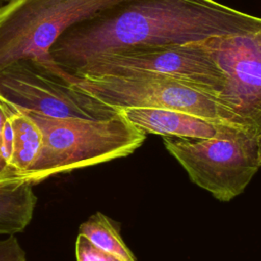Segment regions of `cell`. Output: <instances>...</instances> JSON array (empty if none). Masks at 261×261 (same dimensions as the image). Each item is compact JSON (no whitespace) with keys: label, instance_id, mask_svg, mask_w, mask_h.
Instances as JSON below:
<instances>
[{"label":"cell","instance_id":"obj_7","mask_svg":"<svg viewBox=\"0 0 261 261\" xmlns=\"http://www.w3.org/2000/svg\"><path fill=\"white\" fill-rule=\"evenodd\" d=\"M63 73L74 87L115 112L127 108L176 109L228 124L224 111L213 96L165 76Z\"/></svg>","mask_w":261,"mask_h":261},{"label":"cell","instance_id":"obj_13","mask_svg":"<svg viewBox=\"0 0 261 261\" xmlns=\"http://www.w3.org/2000/svg\"><path fill=\"white\" fill-rule=\"evenodd\" d=\"M76 261H125L117 255L95 246L86 236L79 233L75 241Z\"/></svg>","mask_w":261,"mask_h":261},{"label":"cell","instance_id":"obj_2","mask_svg":"<svg viewBox=\"0 0 261 261\" xmlns=\"http://www.w3.org/2000/svg\"><path fill=\"white\" fill-rule=\"evenodd\" d=\"M28 113L43 135L37 160L19 178L33 185L59 173L128 156L143 145L147 136L119 112L102 119Z\"/></svg>","mask_w":261,"mask_h":261},{"label":"cell","instance_id":"obj_15","mask_svg":"<svg viewBox=\"0 0 261 261\" xmlns=\"http://www.w3.org/2000/svg\"><path fill=\"white\" fill-rule=\"evenodd\" d=\"M8 113L4 102L0 99V182L1 181H12L11 173L8 164L6 163L3 156V128L7 119Z\"/></svg>","mask_w":261,"mask_h":261},{"label":"cell","instance_id":"obj_3","mask_svg":"<svg viewBox=\"0 0 261 261\" xmlns=\"http://www.w3.org/2000/svg\"><path fill=\"white\" fill-rule=\"evenodd\" d=\"M163 143L190 179L221 202L241 195L261 167L257 134L243 127L222 123L211 138Z\"/></svg>","mask_w":261,"mask_h":261},{"label":"cell","instance_id":"obj_11","mask_svg":"<svg viewBox=\"0 0 261 261\" xmlns=\"http://www.w3.org/2000/svg\"><path fill=\"white\" fill-rule=\"evenodd\" d=\"M33 186L23 180L0 182V234L14 236L30 224L37 204Z\"/></svg>","mask_w":261,"mask_h":261},{"label":"cell","instance_id":"obj_10","mask_svg":"<svg viewBox=\"0 0 261 261\" xmlns=\"http://www.w3.org/2000/svg\"><path fill=\"white\" fill-rule=\"evenodd\" d=\"M3 102L13 128V153L10 171L13 180H19L37 160L42 148L43 135L37 122L28 112L5 101Z\"/></svg>","mask_w":261,"mask_h":261},{"label":"cell","instance_id":"obj_6","mask_svg":"<svg viewBox=\"0 0 261 261\" xmlns=\"http://www.w3.org/2000/svg\"><path fill=\"white\" fill-rule=\"evenodd\" d=\"M130 73L165 76L215 99L225 82L215 60L198 42L133 46L108 51L70 74L96 76Z\"/></svg>","mask_w":261,"mask_h":261},{"label":"cell","instance_id":"obj_14","mask_svg":"<svg viewBox=\"0 0 261 261\" xmlns=\"http://www.w3.org/2000/svg\"><path fill=\"white\" fill-rule=\"evenodd\" d=\"M0 261H27L25 253L14 236L0 240Z\"/></svg>","mask_w":261,"mask_h":261},{"label":"cell","instance_id":"obj_1","mask_svg":"<svg viewBox=\"0 0 261 261\" xmlns=\"http://www.w3.org/2000/svg\"><path fill=\"white\" fill-rule=\"evenodd\" d=\"M259 28L261 17L215 0H124L68 28L48 54L63 71L73 73L116 49L187 44Z\"/></svg>","mask_w":261,"mask_h":261},{"label":"cell","instance_id":"obj_5","mask_svg":"<svg viewBox=\"0 0 261 261\" xmlns=\"http://www.w3.org/2000/svg\"><path fill=\"white\" fill-rule=\"evenodd\" d=\"M0 99L54 118L102 119L118 114L74 87L49 54L18 59L2 68Z\"/></svg>","mask_w":261,"mask_h":261},{"label":"cell","instance_id":"obj_16","mask_svg":"<svg viewBox=\"0 0 261 261\" xmlns=\"http://www.w3.org/2000/svg\"><path fill=\"white\" fill-rule=\"evenodd\" d=\"M257 139H258V144H259V152H260V165H261V133L259 135H257Z\"/></svg>","mask_w":261,"mask_h":261},{"label":"cell","instance_id":"obj_8","mask_svg":"<svg viewBox=\"0 0 261 261\" xmlns=\"http://www.w3.org/2000/svg\"><path fill=\"white\" fill-rule=\"evenodd\" d=\"M225 76L216 100L230 125L261 133V28L197 41Z\"/></svg>","mask_w":261,"mask_h":261},{"label":"cell","instance_id":"obj_9","mask_svg":"<svg viewBox=\"0 0 261 261\" xmlns=\"http://www.w3.org/2000/svg\"><path fill=\"white\" fill-rule=\"evenodd\" d=\"M143 133L181 139H205L216 135L220 124L204 117L165 108H127L118 111Z\"/></svg>","mask_w":261,"mask_h":261},{"label":"cell","instance_id":"obj_12","mask_svg":"<svg viewBox=\"0 0 261 261\" xmlns=\"http://www.w3.org/2000/svg\"><path fill=\"white\" fill-rule=\"evenodd\" d=\"M95 246L119 256L125 261H137L135 255L123 242L117 226L101 212L91 215L80 226V232Z\"/></svg>","mask_w":261,"mask_h":261},{"label":"cell","instance_id":"obj_4","mask_svg":"<svg viewBox=\"0 0 261 261\" xmlns=\"http://www.w3.org/2000/svg\"><path fill=\"white\" fill-rule=\"evenodd\" d=\"M124 0H8L0 6V70L44 56L71 25Z\"/></svg>","mask_w":261,"mask_h":261}]
</instances>
